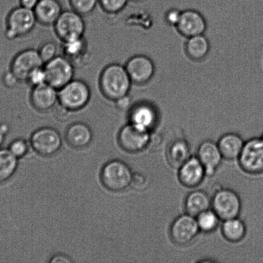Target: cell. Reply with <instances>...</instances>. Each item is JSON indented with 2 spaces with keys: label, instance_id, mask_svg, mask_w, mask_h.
Segmentation results:
<instances>
[{
  "label": "cell",
  "instance_id": "obj_10",
  "mask_svg": "<svg viewBox=\"0 0 263 263\" xmlns=\"http://www.w3.org/2000/svg\"><path fill=\"white\" fill-rule=\"evenodd\" d=\"M30 143L36 153L41 156L50 157L60 149L62 139L60 134L55 128L43 127L32 134Z\"/></svg>",
  "mask_w": 263,
  "mask_h": 263
},
{
  "label": "cell",
  "instance_id": "obj_12",
  "mask_svg": "<svg viewBox=\"0 0 263 263\" xmlns=\"http://www.w3.org/2000/svg\"><path fill=\"white\" fill-rule=\"evenodd\" d=\"M44 65L38 50L28 48L20 51L12 59L10 70L17 77L21 82L27 81L28 74L33 69Z\"/></svg>",
  "mask_w": 263,
  "mask_h": 263
},
{
  "label": "cell",
  "instance_id": "obj_14",
  "mask_svg": "<svg viewBox=\"0 0 263 263\" xmlns=\"http://www.w3.org/2000/svg\"><path fill=\"white\" fill-rule=\"evenodd\" d=\"M131 82L136 85H144L151 81L155 71L153 61L148 57L137 55L132 57L125 64Z\"/></svg>",
  "mask_w": 263,
  "mask_h": 263
},
{
  "label": "cell",
  "instance_id": "obj_18",
  "mask_svg": "<svg viewBox=\"0 0 263 263\" xmlns=\"http://www.w3.org/2000/svg\"><path fill=\"white\" fill-rule=\"evenodd\" d=\"M197 156L204 166L206 175L208 177L216 174L223 159L218 143L211 140H205L200 144Z\"/></svg>",
  "mask_w": 263,
  "mask_h": 263
},
{
  "label": "cell",
  "instance_id": "obj_11",
  "mask_svg": "<svg viewBox=\"0 0 263 263\" xmlns=\"http://www.w3.org/2000/svg\"><path fill=\"white\" fill-rule=\"evenodd\" d=\"M200 232L197 218L185 213L175 219L170 228L169 234L174 243L185 246L192 243Z\"/></svg>",
  "mask_w": 263,
  "mask_h": 263
},
{
  "label": "cell",
  "instance_id": "obj_39",
  "mask_svg": "<svg viewBox=\"0 0 263 263\" xmlns=\"http://www.w3.org/2000/svg\"><path fill=\"white\" fill-rule=\"evenodd\" d=\"M51 263H68L72 262L69 257L63 254H57L51 257L50 261Z\"/></svg>",
  "mask_w": 263,
  "mask_h": 263
},
{
  "label": "cell",
  "instance_id": "obj_7",
  "mask_svg": "<svg viewBox=\"0 0 263 263\" xmlns=\"http://www.w3.org/2000/svg\"><path fill=\"white\" fill-rule=\"evenodd\" d=\"M241 208V200L238 193L228 188L216 191L211 201V208L221 221L239 217Z\"/></svg>",
  "mask_w": 263,
  "mask_h": 263
},
{
  "label": "cell",
  "instance_id": "obj_17",
  "mask_svg": "<svg viewBox=\"0 0 263 263\" xmlns=\"http://www.w3.org/2000/svg\"><path fill=\"white\" fill-rule=\"evenodd\" d=\"M176 27L182 35L189 38L203 34L207 29V23L201 13L189 9L182 12Z\"/></svg>",
  "mask_w": 263,
  "mask_h": 263
},
{
  "label": "cell",
  "instance_id": "obj_13",
  "mask_svg": "<svg viewBox=\"0 0 263 263\" xmlns=\"http://www.w3.org/2000/svg\"><path fill=\"white\" fill-rule=\"evenodd\" d=\"M130 123L149 132L156 127L159 122V113L153 104L140 102L131 105L128 110Z\"/></svg>",
  "mask_w": 263,
  "mask_h": 263
},
{
  "label": "cell",
  "instance_id": "obj_36",
  "mask_svg": "<svg viewBox=\"0 0 263 263\" xmlns=\"http://www.w3.org/2000/svg\"><path fill=\"white\" fill-rule=\"evenodd\" d=\"M182 12L177 9H172L167 12L165 19L169 25L177 27L179 23Z\"/></svg>",
  "mask_w": 263,
  "mask_h": 263
},
{
  "label": "cell",
  "instance_id": "obj_38",
  "mask_svg": "<svg viewBox=\"0 0 263 263\" xmlns=\"http://www.w3.org/2000/svg\"><path fill=\"white\" fill-rule=\"evenodd\" d=\"M55 110V117L57 120L60 121H65L68 120L69 118V113L71 111L65 109L63 107H62L61 105L59 104L56 105V107L54 109Z\"/></svg>",
  "mask_w": 263,
  "mask_h": 263
},
{
  "label": "cell",
  "instance_id": "obj_28",
  "mask_svg": "<svg viewBox=\"0 0 263 263\" xmlns=\"http://www.w3.org/2000/svg\"><path fill=\"white\" fill-rule=\"evenodd\" d=\"M197 221L200 231L204 233H211L220 225V218L212 209H209L197 216Z\"/></svg>",
  "mask_w": 263,
  "mask_h": 263
},
{
  "label": "cell",
  "instance_id": "obj_22",
  "mask_svg": "<svg viewBox=\"0 0 263 263\" xmlns=\"http://www.w3.org/2000/svg\"><path fill=\"white\" fill-rule=\"evenodd\" d=\"M244 143L246 142L239 134L231 133L221 136L217 143L223 158L234 161L238 160Z\"/></svg>",
  "mask_w": 263,
  "mask_h": 263
},
{
  "label": "cell",
  "instance_id": "obj_42",
  "mask_svg": "<svg viewBox=\"0 0 263 263\" xmlns=\"http://www.w3.org/2000/svg\"><path fill=\"white\" fill-rule=\"evenodd\" d=\"M131 1L137 2L143 1V0H131Z\"/></svg>",
  "mask_w": 263,
  "mask_h": 263
},
{
  "label": "cell",
  "instance_id": "obj_5",
  "mask_svg": "<svg viewBox=\"0 0 263 263\" xmlns=\"http://www.w3.org/2000/svg\"><path fill=\"white\" fill-rule=\"evenodd\" d=\"M54 32L62 43L84 37L86 31L83 16L74 10H63L54 25Z\"/></svg>",
  "mask_w": 263,
  "mask_h": 263
},
{
  "label": "cell",
  "instance_id": "obj_33",
  "mask_svg": "<svg viewBox=\"0 0 263 263\" xmlns=\"http://www.w3.org/2000/svg\"><path fill=\"white\" fill-rule=\"evenodd\" d=\"M28 144L24 139H17L12 142L9 146V151L17 159L22 158L28 152Z\"/></svg>",
  "mask_w": 263,
  "mask_h": 263
},
{
  "label": "cell",
  "instance_id": "obj_29",
  "mask_svg": "<svg viewBox=\"0 0 263 263\" xmlns=\"http://www.w3.org/2000/svg\"><path fill=\"white\" fill-rule=\"evenodd\" d=\"M99 0H68L72 10L85 16L92 14L99 5Z\"/></svg>",
  "mask_w": 263,
  "mask_h": 263
},
{
  "label": "cell",
  "instance_id": "obj_9",
  "mask_svg": "<svg viewBox=\"0 0 263 263\" xmlns=\"http://www.w3.org/2000/svg\"><path fill=\"white\" fill-rule=\"evenodd\" d=\"M151 132L129 123L119 132L118 141L121 148L129 153H138L148 148Z\"/></svg>",
  "mask_w": 263,
  "mask_h": 263
},
{
  "label": "cell",
  "instance_id": "obj_43",
  "mask_svg": "<svg viewBox=\"0 0 263 263\" xmlns=\"http://www.w3.org/2000/svg\"><path fill=\"white\" fill-rule=\"evenodd\" d=\"M261 138L263 139V133L262 134V136L261 137Z\"/></svg>",
  "mask_w": 263,
  "mask_h": 263
},
{
  "label": "cell",
  "instance_id": "obj_8",
  "mask_svg": "<svg viewBox=\"0 0 263 263\" xmlns=\"http://www.w3.org/2000/svg\"><path fill=\"white\" fill-rule=\"evenodd\" d=\"M238 162L241 169L247 174H262L263 139L254 138L246 142Z\"/></svg>",
  "mask_w": 263,
  "mask_h": 263
},
{
  "label": "cell",
  "instance_id": "obj_19",
  "mask_svg": "<svg viewBox=\"0 0 263 263\" xmlns=\"http://www.w3.org/2000/svg\"><path fill=\"white\" fill-rule=\"evenodd\" d=\"M33 10L38 23L45 27L54 26L63 12L58 0H40Z\"/></svg>",
  "mask_w": 263,
  "mask_h": 263
},
{
  "label": "cell",
  "instance_id": "obj_23",
  "mask_svg": "<svg viewBox=\"0 0 263 263\" xmlns=\"http://www.w3.org/2000/svg\"><path fill=\"white\" fill-rule=\"evenodd\" d=\"M191 156L190 146L185 139H175L167 148V161L174 168L179 169Z\"/></svg>",
  "mask_w": 263,
  "mask_h": 263
},
{
  "label": "cell",
  "instance_id": "obj_20",
  "mask_svg": "<svg viewBox=\"0 0 263 263\" xmlns=\"http://www.w3.org/2000/svg\"><path fill=\"white\" fill-rule=\"evenodd\" d=\"M62 44L63 55L69 59L76 68L86 64L90 57L89 46L84 37Z\"/></svg>",
  "mask_w": 263,
  "mask_h": 263
},
{
  "label": "cell",
  "instance_id": "obj_30",
  "mask_svg": "<svg viewBox=\"0 0 263 263\" xmlns=\"http://www.w3.org/2000/svg\"><path fill=\"white\" fill-rule=\"evenodd\" d=\"M130 0H99V5L108 14L114 15L122 12Z\"/></svg>",
  "mask_w": 263,
  "mask_h": 263
},
{
  "label": "cell",
  "instance_id": "obj_26",
  "mask_svg": "<svg viewBox=\"0 0 263 263\" xmlns=\"http://www.w3.org/2000/svg\"><path fill=\"white\" fill-rule=\"evenodd\" d=\"M185 50L187 55L193 60H202L209 52V41L203 34L189 37L185 44Z\"/></svg>",
  "mask_w": 263,
  "mask_h": 263
},
{
  "label": "cell",
  "instance_id": "obj_25",
  "mask_svg": "<svg viewBox=\"0 0 263 263\" xmlns=\"http://www.w3.org/2000/svg\"><path fill=\"white\" fill-rule=\"evenodd\" d=\"M221 233L226 240L231 243H238L246 236V224L239 217L223 221Z\"/></svg>",
  "mask_w": 263,
  "mask_h": 263
},
{
  "label": "cell",
  "instance_id": "obj_34",
  "mask_svg": "<svg viewBox=\"0 0 263 263\" xmlns=\"http://www.w3.org/2000/svg\"><path fill=\"white\" fill-rule=\"evenodd\" d=\"M148 184V180L145 175L141 173L133 174L131 180V186L136 190H144Z\"/></svg>",
  "mask_w": 263,
  "mask_h": 263
},
{
  "label": "cell",
  "instance_id": "obj_24",
  "mask_svg": "<svg viewBox=\"0 0 263 263\" xmlns=\"http://www.w3.org/2000/svg\"><path fill=\"white\" fill-rule=\"evenodd\" d=\"M212 198L202 190H195L190 192L185 198L184 208L185 212L195 217L209 210Z\"/></svg>",
  "mask_w": 263,
  "mask_h": 263
},
{
  "label": "cell",
  "instance_id": "obj_32",
  "mask_svg": "<svg viewBox=\"0 0 263 263\" xmlns=\"http://www.w3.org/2000/svg\"><path fill=\"white\" fill-rule=\"evenodd\" d=\"M26 83L29 85L31 87H37L46 83V77L43 66L33 69L26 81Z\"/></svg>",
  "mask_w": 263,
  "mask_h": 263
},
{
  "label": "cell",
  "instance_id": "obj_27",
  "mask_svg": "<svg viewBox=\"0 0 263 263\" xmlns=\"http://www.w3.org/2000/svg\"><path fill=\"white\" fill-rule=\"evenodd\" d=\"M17 159L9 149H0V184L7 181L15 174Z\"/></svg>",
  "mask_w": 263,
  "mask_h": 263
},
{
  "label": "cell",
  "instance_id": "obj_3",
  "mask_svg": "<svg viewBox=\"0 0 263 263\" xmlns=\"http://www.w3.org/2000/svg\"><path fill=\"white\" fill-rule=\"evenodd\" d=\"M37 23L33 10L20 5L10 10L7 15L5 37L9 40L25 37L32 32Z\"/></svg>",
  "mask_w": 263,
  "mask_h": 263
},
{
  "label": "cell",
  "instance_id": "obj_15",
  "mask_svg": "<svg viewBox=\"0 0 263 263\" xmlns=\"http://www.w3.org/2000/svg\"><path fill=\"white\" fill-rule=\"evenodd\" d=\"M30 102L38 111L48 112L59 104L58 90L47 83L32 87Z\"/></svg>",
  "mask_w": 263,
  "mask_h": 263
},
{
  "label": "cell",
  "instance_id": "obj_2",
  "mask_svg": "<svg viewBox=\"0 0 263 263\" xmlns=\"http://www.w3.org/2000/svg\"><path fill=\"white\" fill-rule=\"evenodd\" d=\"M91 89L86 82L74 79L58 90L59 104L69 111L84 109L91 99Z\"/></svg>",
  "mask_w": 263,
  "mask_h": 263
},
{
  "label": "cell",
  "instance_id": "obj_31",
  "mask_svg": "<svg viewBox=\"0 0 263 263\" xmlns=\"http://www.w3.org/2000/svg\"><path fill=\"white\" fill-rule=\"evenodd\" d=\"M38 50L44 64L52 60L58 56V45L54 41H46L40 46Z\"/></svg>",
  "mask_w": 263,
  "mask_h": 263
},
{
  "label": "cell",
  "instance_id": "obj_1",
  "mask_svg": "<svg viewBox=\"0 0 263 263\" xmlns=\"http://www.w3.org/2000/svg\"><path fill=\"white\" fill-rule=\"evenodd\" d=\"M125 66L112 63L105 67L100 74L99 86L106 99L110 101L116 100L130 93L131 85Z\"/></svg>",
  "mask_w": 263,
  "mask_h": 263
},
{
  "label": "cell",
  "instance_id": "obj_6",
  "mask_svg": "<svg viewBox=\"0 0 263 263\" xmlns=\"http://www.w3.org/2000/svg\"><path fill=\"white\" fill-rule=\"evenodd\" d=\"M46 83L59 90L74 79L76 67L69 59L63 55L56 58L44 64Z\"/></svg>",
  "mask_w": 263,
  "mask_h": 263
},
{
  "label": "cell",
  "instance_id": "obj_35",
  "mask_svg": "<svg viewBox=\"0 0 263 263\" xmlns=\"http://www.w3.org/2000/svg\"><path fill=\"white\" fill-rule=\"evenodd\" d=\"M2 82L4 86L9 89L14 88V87L18 86V84L21 83L20 80L10 69L9 71L5 72L4 73V76H3Z\"/></svg>",
  "mask_w": 263,
  "mask_h": 263
},
{
  "label": "cell",
  "instance_id": "obj_41",
  "mask_svg": "<svg viewBox=\"0 0 263 263\" xmlns=\"http://www.w3.org/2000/svg\"><path fill=\"white\" fill-rule=\"evenodd\" d=\"M9 130V128L6 124L0 125V147L4 143L5 137Z\"/></svg>",
  "mask_w": 263,
  "mask_h": 263
},
{
  "label": "cell",
  "instance_id": "obj_4",
  "mask_svg": "<svg viewBox=\"0 0 263 263\" xmlns=\"http://www.w3.org/2000/svg\"><path fill=\"white\" fill-rule=\"evenodd\" d=\"M133 173L130 166L119 160L108 162L100 174L102 184L113 192H120L130 186Z\"/></svg>",
  "mask_w": 263,
  "mask_h": 263
},
{
  "label": "cell",
  "instance_id": "obj_16",
  "mask_svg": "<svg viewBox=\"0 0 263 263\" xmlns=\"http://www.w3.org/2000/svg\"><path fill=\"white\" fill-rule=\"evenodd\" d=\"M207 176L204 166L197 156H191L179 168L178 177L184 186L194 188L200 185Z\"/></svg>",
  "mask_w": 263,
  "mask_h": 263
},
{
  "label": "cell",
  "instance_id": "obj_40",
  "mask_svg": "<svg viewBox=\"0 0 263 263\" xmlns=\"http://www.w3.org/2000/svg\"><path fill=\"white\" fill-rule=\"evenodd\" d=\"M40 0H20V6L33 10L37 6Z\"/></svg>",
  "mask_w": 263,
  "mask_h": 263
},
{
  "label": "cell",
  "instance_id": "obj_21",
  "mask_svg": "<svg viewBox=\"0 0 263 263\" xmlns=\"http://www.w3.org/2000/svg\"><path fill=\"white\" fill-rule=\"evenodd\" d=\"M65 138L69 146L74 148L82 149L91 143L93 133L91 128L86 123L76 122L67 128Z\"/></svg>",
  "mask_w": 263,
  "mask_h": 263
},
{
  "label": "cell",
  "instance_id": "obj_37",
  "mask_svg": "<svg viewBox=\"0 0 263 263\" xmlns=\"http://www.w3.org/2000/svg\"><path fill=\"white\" fill-rule=\"evenodd\" d=\"M114 102L116 107L120 110H128L132 105L131 104V99L129 95L120 98Z\"/></svg>",
  "mask_w": 263,
  "mask_h": 263
}]
</instances>
